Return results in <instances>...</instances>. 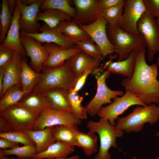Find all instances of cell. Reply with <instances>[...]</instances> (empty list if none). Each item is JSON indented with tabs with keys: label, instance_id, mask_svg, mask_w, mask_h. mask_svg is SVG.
Listing matches in <instances>:
<instances>
[{
	"label": "cell",
	"instance_id": "22",
	"mask_svg": "<svg viewBox=\"0 0 159 159\" xmlns=\"http://www.w3.org/2000/svg\"><path fill=\"white\" fill-rule=\"evenodd\" d=\"M42 75V73L32 69L28 64L26 59L23 57L20 83L24 91L29 93L33 91L41 81Z\"/></svg>",
	"mask_w": 159,
	"mask_h": 159
},
{
	"label": "cell",
	"instance_id": "5",
	"mask_svg": "<svg viewBox=\"0 0 159 159\" xmlns=\"http://www.w3.org/2000/svg\"><path fill=\"white\" fill-rule=\"evenodd\" d=\"M87 127L89 131L97 134L100 140L99 148L94 159H111L109 150L112 147L117 148L116 138L123 135V131L111 124L107 119L102 118L98 122L89 121Z\"/></svg>",
	"mask_w": 159,
	"mask_h": 159
},
{
	"label": "cell",
	"instance_id": "20",
	"mask_svg": "<svg viewBox=\"0 0 159 159\" xmlns=\"http://www.w3.org/2000/svg\"><path fill=\"white\" fill-rule=\"evenodd\" d=\"M40 92L46 100L48 106L50 109L58 111H69L73 113L67 100V90L59 88H52Z\"/></svg>",
	"mask_w": 159,
	"mask_h": 159
},
{
	"label": "cell",
	"instance_id": "46",
	"mask_svg": "<svg viewBox=\"0 0 159 159\" xmlns=\"http://www.w3.org/2000/svg\"><path fill=\"white\" fill-rule=\"evenodd\" d=\"M16 1L14 0H8V4L9 9L13 15L14 12L15 8L16 5Z\"/></svg>",
	"mask_w": 159,
	"mask_h": 159
},
{
	"label": "cell",
	"instance_id": "33",
	"mask_svg": "<svg viewBox=\"0 0 159 159\" xmlns=\"http://www.w3.org/2000/svg\"><path fill=\"white\" fill-rule=\"evenodd\" d=\"M70 1L68 0H44L40 10L42 11L51 9L59 10L67 14L73 19L76 15V10L75 8L71 5Z\"/></svg>",
	"mask_w": 159,
	"mask_h": 159
},
{
	"label": "cell",
	"instance_id": "43",
	"mask_svg": "<svg viewBox=\"0 0 159 159\" xmlns=\"http://www.w3.org/2000/svg\"><path fill=\"white\" fill-rule=\"evenodd\" d=\"M19 146L18 143L4 138H0V148L3 150L10 149Z\"/></svg>",
	"mask_w": 159,
	"mask_h": 159
},
{
	"label": "cell",
	"instance_id": "28",
	"mask_svg": "<svg viewBox=\"0 0 159 159\" xmlns=\"http://www.w3.org/2000/svg\"><path fill=\"white\" fill-rule=\"evenodd\" d=\"M42 11L38 13L37 21H43L44 25L50 29H54L61 22L72 20V19L67 14L59 10L49 9Z\"/></svg>",
	"mask_w": 159,
	"mask_h": 159
},
{
	"label": "cell",
	"instance_id": "15",
	"mask_svg": "<svg viewBox=\"0 0 159 159\" xmlns=\"http://www.w3.org/2000/svg\"><path fill=\"white\" fill-rule=\"evenodd\" d=\"M22 44L26 55L30 59L33 69L38 72L42 71L43 64L49 56V53L42 43L34 38L20 34Z\"/></svg>",
	"mask_w": 159,
	"mask_h": 159
},
{
	"label": "cell",
	"instance_id": "39",
	"mask_svg": "<svg viewBox=\"0 0 159 159\" xmlns=\"http://www.w3.org/2000/svg\"><path fill=\"white\" fill-rule=\"evenodd\" d=\"M14 51L9 47L0 45V67L9 63L13 58Z\"/></svg>",
	"mask_w": 159,
	"mask_h": 159
},
{
	"label": "cell",
	"instance_id": "40",
	"mask_svg": "<svg viewBox=\"0 0 159 159\" xmlns=\"http://www.w3.org/2000/svg\"><path fill=\"white\" fill-rule=\"evenodd\" d=\"M97 66L93 65L86 69L77 79L74 87L72 90L73 93H77L83 87L89 76Z\"/></svg>",
	"mask_w": 159,
	"mask_h": 159
},
{
	"label": "cell",
	"instance_id": "25",
	"mask_svg": "<svg viewBox=\"0 0 159 159\" xmlns=\"http://www.w3.org/2000/svg\"><path fill=\"white\" fill-rule=\"evenodd\" d=\"M75 151L74 147L64 143L56 141L44 151L34 155V159H54L67 157Z\"/></svg>",
	"mask_w": 159,
	"mask_h": 159
},
{
	"label": "cell",
	"instance_id": "8",
	"mask_svg": "<svg viewBox=\"0 0 159 159\" xmlns=\"http://www.w3.org/2000/svg\"><path fill=\"white\" fill-rule=\"evenodd\" d=\"M81 122V120L72 112L54 110L48 106L35 121L32 130H37L59 125L77 127Z\"/></svg>",
	"mask_w": 159,
	"mask_h": 159
},
{
	"label": "cell",
	"instance_id": "29",
	"mask_svg": "<svg viewBox=\"0 0 159 159\" xmlns=\"http://www.w3.org/2000/svg\"><path fill=\"white\" fill-rule=\"evenodd\" d=\"M76 141L75 146L82 148L87 155H92L97 150L98 137L96 133L89 131L87 133L80 131L77 127L74 129Z\"/></svg>",
	"mask_w": 159,
	"mask_h": 159
},
{
	"label": "cell",
	"instance_id": "32",
	"mask_svg": "<svg viewBox=\"0 0 159 159\" xmlns=\"http://www.w3.org/2000/svg\"><path fill=\"white\" fill-rule=\"evenodd\" d=\"M13 15L9 7L8 0H2L1 3V11L0 16V42L4 41L7 32L12 23Z\"/></svg>",
	"mask_w": 159,
	"mask_h": 159
},
{
	"label": "cell",
	"instance_id": "10",
	"mask_svg": "<svg viewBox=\"0 0 159 159\" xmlns=\"http://www.w3.org/2000/svg\"><path fill=\"white\" fill-rule=\"evenodd\" d=\"M40 115L18 104L0 112V116L7 121L13 130L24 131L32 130L34 123Z\"/></svg>",
	"mask_w": 159,
	"mask_h": 159
},
{
	"label": "cell",
	"instance_id": "52",
	"mask_svg": "<svg viewBox=\"0 0 159 159\" xmlns=\"http://www.w3.org/2000/svg\"><path fill=\"white\" fill-rule=\"evenodd\" d=\"M155 159H159V157H157Z\"/></svg>",
	"mask_w": 159,
	"mask_h": 159
},
{
	"label": "cell",
	"instance_id": "24",
	"mask_svg": "<svg viewBox=\"0 0 159 159\" xmlns=\"http://www.w3.org/2000/svg\"><path fill=\"white\" fill-rule=\"evenodd\" d=\"M102 58L95 59L81 51L68 60L72 71L77 79L89 67L97 66Z\"/></svg>",
	"mask_w": 159,
	"mask_h": 159
},
{
	"label": "cell",
	"instance_id": "41",
	"mask_svg": "<svg viewBox=\"0 0 159 159\" xmlns=\"http://www.w3.org/2000/svg\"><path fill=\"white\" fill-rule=\"evenodd\" d=\"M147 10L152 16H159V0H143Z\"/></svg>",
	"mask_w": 159,
	"mask_h": 159
},
{
	"label": "cell",
	"instance_id": "49",
	"mask_svg": "<svg viewBox=\"0 0 159 159\" xmlns=\"http://www.w3.org/2000/svg\"><path fill=\"white\" fill-rule=\"evenodd\" d=\"M155 63L157 66H158V67H159V55L157 59L156 62Z\"/></svg>",
	"mask_w": 159,
	"mask_h": 159
},
{
	"label": "cell",
	"instance_id": "36",
	"mask_svg": "<svg viewBox=\"0 0 159 159\" xmlns=\"http://www.w3.org/2000/svg\"><path fill=\"white\" fill-rule=\"evenodd\" d=\"M124 3L102 11L101 16L110 26H119L123 13Z\"/></svg>",
	"mask_w": 159,
	"mask_h": 159
},
{
	"label": "cell",
	"instance_id": "50",
	"mask_svg": "<svg viewBox=\"0 0 159 159\" xmlns=\"http://www.w3.org/2000/svg\"><path fill=\"white\" fill-rule=\"evenodd\" d=\"M156 20L158 25L159 27V16L157 18V19Z\"/></svg>",
	"mask_w": 159,
	"mask_h": 159
},
{
	"label": "cell",
	"instance_id": "45",
	"mask_svg": "<svg viewBox=\"0 0 159 159\" xmlns=\"http://www.w3.org/2000/svg\"><path fill=\"white\" fill-rule=\"evenodd\" d=\"M6 65L0 67V95H1L2 92L3 82Z\"/></svg>",
	"mask_w": 159,
	"mask_h": 159
},
{
	"label": "cell",
	"instance_id": "9",
	"mask_svg": "<svg viewBox=\"0 0 159 159\" xmlns=\"http://www.w3.org/2000/svg\"><path fill=\"white\" fill-rule=\"evenodd\" d=\"M138 105L144 106L147 105L132 92L126 91L122 97H117L114 102L109 105L102 107L97 115L100 118L107 119L111 124L115 126V120L130 107Z\"/></svg>",
	"mask_w": 159,
	"mask_h": 159
},
{
	"label": "cell",
	"instance_id": "44",
	"mask_svg": "<svg viewBox=\"0 0 159 159\" xmlns=\"http://www.w3.org/2000/svg\"><path fill=\"white\" fill-rule=\"evenodd\" d=\"M13 130L9 123L3 117L0 116V131L1 132H9Z\"/></svg>",
	"mask_w": 159,
	"mask_h": 159
},
{
	"label": "cell",
	"instance_id": "19",
	"mask_svg": "<svg viewBox=\"0 0 159 159\" xmlns=\"http://www.w3.org/2000/svg\"><path fill=\"white\" fill-rule=\"evenodd\" d=\"M23 57L20 53L15 51L12 59L6 65L3 90L2 94L0 95V98L3 97L9 88L15 85L20 84V75Z\"/></svg>",
	"mask_w": 159,
	"mask_h": 159
},
{
	"label": "cell",
	"instance_id": "47",
	"mask_svg": "<svg viewBox=\"0 0 159 159\" xmlns=\"http://www.w3.org/2000/svg\"><path fill=\"white\" fill-rule=\"evenodd\" d=\"M80 158L79 156L78 155H76L69 157H66L64 158H55L54 159H47L44 158L43 159H79ZM29 159H34L32 158H31Z\"/></svg>",
	"mask_w": 159,
	"mask_h": 159
},
{
	"label": "cell",
	"instance_id": "21",
	"mask_svg": "<svg viewBox=\"0 0 159 159\" xmlns=\"http://www.w3.org/2000/svg\"><path fill=\"white\" fill-rule=\"evenodd\" d=\"M136 64V50L132 51L125 59L117 62L110 61L104 67L111 73L119 74L126 78H131L135 71Z\"/></svg>",
	"mask_w": 159,
	"mask_h": 159
},
{
	"label": "cell",
	"instance_id": "16",
	"mask_svg": "<svg viewBox=\"0 0 159 159\" xmlns=\"http://www.w3.org/2000/svg\"><path fill=\"white\" fill-rule=\"evenodd\" d=\"M44 46L49 53V56L43 64L42 71L59 66L82 51L76 47L65 49L52 43H44Z\"/></svg>",
	"mask_w": 159,
	"mask_h": 159
},
{
	"label": "cell",
	"instance_id": "2",
	"mask_svg": "<svg viewBox=\"0 0 159 159\" xmlns=\"http://www.w3.org/2000/svg\"><path fill=\"white\" fill-rule=\"evenodd\" d=\"M159 119V106L155 104L139 105L126 116L118 118L115 126L127 133H136L143 130L145 123L152 126Z\"/></svg>",
	"mask_w": 159,
	"mask_h": 159
},
{
	"label": "cell",
	"instance_id": "53",
	"mask_svg": "<svg viewBox=\"0 0 159 159\" xmlns=\"http://www.w3.org/2000/svg\"></svg>",
	"mask_w": 159,
	"mask_h": 159
},
{
	"label": "cell",
	"instance_id": "35",
	"mask_svg": "<svg viewBox=\"0 0 159 159\" xmlns=\"http://www.w3.org/2000/svg\"><path fill=\"white\" fill-rule=\"evenodd\" d=\"M37 153L35 145H32L19 146L14 148L0 150V156L15 155L18 159H30Z\"/></svg>",
	"mask_w": 159,
	"mask_h": 159
},
{
	"label": "cell",
	"instance_id": "42",
	"mask_svg": "<svg viewBox=\"0 0 159 159\" xmlns=\"http://www.w3.org/2000/svg\"><path fill=\"white\" fill-rule=\"evenodd\" d=\"M124 0H98L102 10L119 5L124 2Z\"/></svg>",
	"mask_w": 159,
	"mask_h": 159
},
{
	"label": "cell",
	"instance_id": "31",
	"mask_svg": "<svg viewBox=\"0 0 159 159\" xmlns=\"http://www.w3.org/2000/svg\"><path fill=\"white\" fill-rule=\"evenodd\" d=\"M75 127L59 125L54 126L53 129L54 138L56 141H59L70 145L75 146L76 138Z\"/></svg>",
	"mask_w": 159,
	"mask_h": 159
},
{
	"label": "cell",
	"instance_id": "26",
	"mask_svg": "<svg viewBox=\"0 0 159 159\" xmlns=\"http://www.w3.org/2000/svg\"><path fill=\"white\" fill-rule=\"evenodd\" d=\"M51 30L63 34L74 44L80 41L91 39L84 30L72 20L62 21L56 28Z\"/></svg>",
	"mask_w": 159,
	"mask_h": 159
},
{
	"label": "cell",
	"instance_id": "51",
	"mask_svg": "<svg viewBox=\"0 0 159 159\" xmlns=\"http://www.w3.org/2000/svg\"><path fill=\"white\" fill-rule=\"evenodd\" d=\"M156 136H157V137H159V132H157L156 133Z\"/></svg>",
	"mask_w": 159,
	"mask_h": 159
},
{
	"label": "cell",
	"instance_id": "18",
	"mask_svg": "<svg viewBox=\"0 0 159 159\" xmlns=\"http://www.w3.org/2000/svg\"><path fill=\"white\" fill-rule=\"evenodd\" d=\"M20 16V11L16 5L13 14L11 24L4 41L0 45L9 47L25 57L26 55L20 39L19 25Z\"/></svg>",
	"mask_w": 159,
	"mask_h": 159
},
{
	"label": "cell",
	"instance_id": "11",
	"mask_svg": "<svg viewBox=\"0 0 159 159\" xmlns=\"http://www.w3.org/2000/svg\"><path fill=\"white\" fill-rule=\"evenodd\" d=\"M146 11L143 0H125L123 13L119 26L129 34L140 35L138 30L137 23Z\"/></svg>",
	"mask_w": 159,
	"mask_h": 159
},
{
	"label": "cell",
	"instance_id": "4",
	"mask_svg": "<svg viewBox=\"0 0 159 159\" xmlns=\"http://www.w3.org/2000/svg\"><path fill=\"white\" fill-rule=\"evenodd\" d=\"M42 71V79L34 90L41 92L52 88H59L69 91L74 87L77 79L68 60L59 66Z\"/></svg>",
	"mask_w": 159,
	"mask_h": 159
},
{
	"label": "cell",
	"instance_id": "12",
	"mask_svg": "<svg viewBox=\"0 0 159 159\" xmlns=\"http://www.w3.org/2000/svg\"><path fill=\"white\" fill-rule=\"evenodd\" d=\"M43 0H34L29 5L23 4L21 0L16 1L20 12L19 21L20 32L27 34H36L40 32L41 25L37 21Z\"/></svg>",
	"mask_w": 159,
	"mask_h": 159
},
{
	"label": "cell",
	"instance_id": "7",
	"mask_svg": "<svg viewBox=\"0 0 159 159\" xmlns=\"http://www.w3.org/2000/svg\"><path fill=\"white\" fill-rule=\"evenodd\" d=\"M111 73L107 70L102 74L95 75L97 82V90L93 98L85 107L87 114L92 116L97 115L103 105L111 103V100L118 96L124 95L122 91L112 90L109 88L106 83V80Z\"/></svg>",
	"mask_w": 159,
	"mask_h": 159
},
{
	"label": "cell",
	"instance_id": "30",
	"mask_svg": "<svg viewBox=\"0 0 159 159\" xmlns=\"http://www.w3.org/2000/svg\"><path fill=\"white\" fill-rule=\"evenodd\" d=\"M28 92L24 91L20 84L13 86L6 92L0 100V112L17 105Z\"/></svg>",
	"mask_w": 159,
	"mask_h": 159
},
{
	"label": "cell",
	"instance_id": "14",
	"mask_svg": "<svg viewBox=\"0 0 159 159\" xmlns=\"http://www.w3.org/2000/svg\"><path fill=\"white\" fill-rule=\"evenodd\" d=\"M76 14L72 21L79 25L92 24L101 16L98 0H73Z\"/></svg>",
	"mask_w": 159,
	"mask_h": 159
},
{
	"label": "cell",
	"instance_id": "38",
	"mask_svg": "<svg viewBox=\"0 0 159 159\" xmlns=\"http://www.w3.org/2000/svg\"><path fill=\"white\" fill-rule=\"evenodd\" d=\"M0 138H6L17 143H21L24 145H35L27 134L24 131L13 130L7 132H0Z\"/></svg>",
	"mask_w": 159,
	"mask_h": 159
},
{
	"label": "cell",
	"instance_id": "17",
	"mask_svg": "<svg viewBox=\"0 0 159 159\" xmlns=\"http://www.w3.org/2000/svg\"><path fill=\"white\" fill-rule=\"evenodd\" d=\"M40 32L36 34L20 32V34L32 37L41 43L54 44L65 49L76 47L73 41L64 34L49 29L44 25L41 26Z\"/></svg>",
	"mask_w": 159,
	"mask_h": 159
},
{
	"label": "cell",
	"instance_id": "34",
	"mask_svg": "<svg viewBox=\"0 0 159 159\" xmlns=\"http://www.w3.org/2000/svg\"><path fill=\"white\" fill-rule=\"evenodd\" d=\"M72 90H67V100L70 107L77 117L81 120L86 119L87 118V114L85 107L82 105L83 98L77 93L72 92Z\"/></svg>",
	"mask_w": 159,
	"mask_h": 159
},
{
	"label": "cell",
	"instance_id": "3",
	"mask_svg": "<svg viewBox=\"0 0 159 159\" xmlns=\"http://www.w3.org/2000/svg\"><path fill=\"white\" fill-rule=\"evenodd\" d=\"M106 31L109 40L114 47L118 61L125 59L134 50L145 49L146 47L141 34H130L122 29L118 26H111L108 24Z\"/></svg>",
	"mask_w": 159,
	"mask_h": 159
},
{
	"label": "cell",
	"instance_id": "1",
	"mask_svg": "<svg viewBox=\"0 0 159 159\" xmlns=\"http://www.w3.org/2000/svg\"><path fill=\"white\" fill-rule=\"evenodd\" d=\"M146 50H136V64L132 77L125 78L121 85L125 90L132 92L147 105H159V80L156 63L149 65L145 59Z\"/></svg>",
	"mask_w": 159,
	"mask_h": 159
},
{
	"label": "cell",
	"instance_id": "6",
	"mask_svg": "<svg viewBox=\"0 0 159 159\" xmlns=\"http://www.w3.org/2000/svg\"><path fill=\"white\" fill-rule=\"evenodd\" d=\"M137 26L147 48L148 61L151 62L155 54L159 52V27L156 20L147 10L139 20Z\"/></svg>",
	"mask_w": 159,
	"mask_h": 159
},
{
	"label": "cell",
	"instance_id": "23",
	"mask_svg": "<svg viewBox=\"0 0 159 159\" xmlns=\"http://www.w3.org/2000/svg\"><path fill=\"white\" fill-rule=\"evenodd\" d=\"M54 127H48L37 130H31L24 131L34 143L37 153L44 151L56 141L53 134Z\"/></svg>",
	"mask_w": 159,
	"mask_h": 159
},
{
	"label": "cell",
	"instance_id": "37",
	"mask_svg": "<svg viewBox=\"0 0 159 159\" xmlns=\"http://www.w3.org/2000/svg\"><path fill=\"white\" fill-rule=\"evenodd\" d=\"M75 44L76 47L94 58H103L100 48L92 39L77 42Z\"/></svg>",
	"mask_w": 159,
	"mask_h": 159
},
{
	"label": "cell",
	"instance_id": "27",
	"mask_svg": "<svg viewBox=\"0 0 159 159\" xmlns=\"http://www.w3.org/2000/svg\"><path fill=\"white\" fill-rule=\"evenodd\" d=\"M17 104L40 114L48 106L45 98L40 92L35 90L27 94Z\"/></svg>",
	"mask_w": 159,
	"mask_h": 159
},
{
	"label": "cell",
	"instance_id": "48",
	"mask_svg": "<svg viewBox=\"0 0 159 159\" xmlns=\"http://www.w3.org/2000/svg\"><path fill=\"white\" fill-rule=\"evenodd\" d=\"M0 159H16L13 157H8L7 156H0Z\"/></svg>",
	"mask_w": 159,
	"mask_h": 159
},
{
	"label": "cell",
	"instance_id": "13",
	"mask_svg": "<svg viewBox=\"0 0 159 159\" xmlns=\"http://www.w3.org/2000/svg\"><path fill=\"white\" fill-rule=\"evenodd\" d=\"M107 24V21L101 16L92 24L79 25L100 47L103 58L115 52L114 47L107 36L106 31Z\"/></svg>",
	"mask_w": 159,
	"mask_h": 159
}]
</instances>
